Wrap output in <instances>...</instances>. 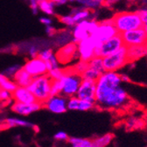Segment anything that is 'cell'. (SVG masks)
<instances>
[{
    "label": "cell",
    "mask_w": 147,
    "mask_h": 147,
    "mask_svg": "<svg viewBox=\"0 0 147 147\" xmlns=\"http://www.w3.org/2000/svg\"><path fill=\"white\" fill-rule=\"evenodd\" d=\"M123 41L120 33L116 34L112 38H110L98 45L96 49V56L103 58L111 54L123 47Z\"/></svg>",
    "instance_id": "7"
},
{
    "label": "cell",
    "mask_w": 147,
    "mask_h": 147,
    "mask_svg": "<svg viewBox=\"0 0 147 147\" xmlns=\"http://www.w3.org/2000/svg\"><path fill=\"white\" fill-rule=\"evenodd\" d=\"M17 88H18V85L14 81H11L10 78L3 75L2 73H0V88L5 89L11 92V93H12Z\"/></svg>",
    "instance_id": "24"
},
{
    "label": "cell",
    "mask_w": 147,
    "mask_h": 147,
    "mask_svg": "<svg viewBox=\"0 0 147 147\" xmlns=\"http://www.w3.org/2000/svg\"><path fill=\"white\" fill-rule=\"evenodd\" d=\"M117 33L118 32L115 27L112 20L110 18V20H106L104 21L99 22L96 31L92 33L91 37H93L100 44L110 38H112L113 36H115Z\"/></svg>",
    "instance_id": "8"
},
{
    "label": "cell",
    "mask_w": 147,
    "mask_h": 147,
    "mask_svg": "<svg viewBox=\"0 0 147 147\" xmlns=\"http://www.w3.org/2000/svg\"><path fill=\"white\" fill-rule=\"evenodd\" d=\"M121 76H122V81H123V82H128L129 81V77L127 76H125V75H121Z\"/></svg>",
    "instance_id": "44"
},
{
    "label": "cell",
    "mask_w": 147,
    "mask_h": 147,
    "mask_svg": "<svg viewBox=\"0 0 147 147\" xmlns=\"http://www.w3.org/2000/svg\"><path fill=\"white\" fill-rule=\"evenodd\" d=\"M54 7L55 5L51 1V0H41L39 2V9L42 12H44L47 15L53 16L54 15Z\"/></svg>",
    "instance_id": "27"
},
{
    "label": "cell",
    "mask_w": 147,
    "mask_h": 147,
    "mask_svg": "<svg viewBox=\"0 0 147 147\" xmlns=\"http://www.w3.org/2000/svg\"><path fill=\"white\" fill-rule=\"evenodd\" d=\"M69 2H75V1H79V0H67Z\"/></svg>",
    "instance_id": "45"
},
{
    "label": "cell",
    "mask_w": 147,
    "mask_h": 147,
    "mask_svg": "<svg viewBox=\"0 0 147 147\" xmlns=\"http://www.w3.org/2000/svg\"><path fill=\"white\" fill-rule=\"evenodd\" d=\"M118 33L143 27V20L138 11H122L111 18Z\"/></svg>",
    "instance_id": "3"
},
{
    "label": "cell",
    "mask_w": 147,
    "mask_h": 147,
    "mask_svg": "<svg viewBox=\"0 0 147 147\" xmlns=\"http://www.w3.org/2000/svg\"><path fill=\"white\" fill-rule=\"evenodd\" d=\"M124 46L131 47L147 43V34L143 27L121 33Z\"/></svg>",
    "instance_id": "11"
},
{
    "label": "cell",
    "mask_w": 147,
    "mask_h": 147,
    "mask_svg": "<svg viewBox=\"0 0 147 147\" xmlns=\"http://www.w3.org/2000/svg\"><path fill=\"white\" fill-rule=\"evenodd\" d=\"M118 0H105V2H104V5H108V6H110V5H112L114 3L117 2Z\"/></svg>",
    "instance_id": "43"
},
{
    "label": "cell",
    "mask_w": 147,
    "mask_h": 147,
    "mask_svg": "<svg viewBox=\"0 0 147 147\" xmlns=\"http://www.w3.org/2000/svg\"><path fill=\"white\" fill-rule=\"evenodd\" d=\"M13 80L17 83L18 86L28 87V85L32 81V76L24 67H22L21 69H20L16 73V75L13 77Z\"/></svg>",
    "instance_id": "20"
},
{
    "label": "cell",
    "mask_w": 147,
    "mask_h": 147,
    "mask_svg": "<svg viewBox=\"0 0 147 147\" xmlns=\"http://www.w3.org/2000/svg\"><path fill=\"white\" fill-rule=\"evenodd\" d=\"M102 63L105 71H117L129 64L127 47L123 46L115 53L103 57Z\"/></svg>",
    "instance_id": "5"
},
{
    "label": "cell",
    "mask_w": 147,
    "mask_h": 147,
    "mask_svg": "<svg viewBox=\"0 0 147 147\" xmlns=\"http://www.w3.org/2000/svg\"><path fill=\"white\" fill-rule=\"evenodd\" d=\"M98 23L99 22L96 21L95 20H86L77 23L74 26L72 31L73 42L77 44L84 39L91 36L92 33L96 31Z\"/></svg>",
    "instance_id": "6"
},
{
    "label": "cell",
    "mask_w": 147,
    "mask_h": 147,
    "mask_svg": "<svg viewBox=\"0 0 147 147\" xmlns=\"http://www.w3.org/2000/svg\"><path fill=\"white\" fill-rule=\"evenodd\" d=\"M96 82V106L102 109L121 110L130 105V96L122 87L121 74L117 71H104Z\"/></svg>",
    "instance_id": "1"
},
{
    "label": "cell",
    "mask_w": 147,
    "mask_h": 147,
    "mask_svg": "<svg viewBox=\"0 0 147 147\" xmlns=\"http://www.w3.org/2000/svg\"><path fill=\"white\" fill-rule=\"evenodd\" d=\"M96 92V82L95 80L82 78L76 96L80 99L95 102Z\"/></svg>",
    "instance_id": "13"
},
{
    "label": "cell",
    "mask_w": 147,
    "mask_h": 147,
    "mask_svg": "<svg viewBox=\"0 0 147 147\" xmlns=\"http://www.w3.org/2000/svg\"><path fill=\"white\" fill-rule=\"evenodd\" d=\"M12 99L15 102L22 103H33L35 102H38L27 87L20 86H18L15 91L12 92Z\"/></svg>",
    "instance_id": "18"
},
{
    "label": "cell",
    "mask_w": 147,
    "mask_h": 147,
    "mask_svg": "<svg viewBox=\"0 0 147 147\" xmlns=\"http://www.w3.org/2000/svg\"><path fill=\"white\" fill-rule=\"evenodd\" d=\"M29 7L33 15H37L40 11L38 0H29Z\"/></svg>",
    "instance_id": "37"
},
{
    "label": "cell",
    "mask_w": 147,
    "mask_h": 147,
    "mask_svg": "<svg viewBox=\"0 0 147 147\" xmlns=\"http://www.w3.org/2000/svg\"><path fill=\"white\" fill-rule=\"evenodd\" d=\"M43 107V103L40 102H35L33 103H22L15 102L11 106V110L20 116H29L33 112L40 110Z\"/></svg>",
    "instance_id": "16"
},
{
    "label": "cell",
    "mask_w": 147,
    "mask_h": 147,
    "mask_svg": "<svg viewBox=\"0 0 147 147\" xmlns=\"http://www.w3.org/2000/svg\"><path fill=\"white\" fill-rule=\"evenodd\" d=\"M82 76L74 71L71 67L66 68L64 76L59 80H53L51 86V96L62 95L67 98L76 96Z\"/></svg>",
    "instance_id": "2"
},
{
    "label": "cell",
    "mask_w": 147,
    "mask_h": 147,
    "mask_svg": "<svg viewBox=\"0 0 147 147\" xmlns=\"http://www.w3.org/2000/svg\"><path fill=\"white\" fill-rule=\"evenodd\" d=\"M68 143L71 147H93V143L91 139L83 138H69Z\"/></svg>",
    "instance_id": "26"
},
{
    "label": "cell",
    "mask_w": 147,
    "mask_h": 147,
    "mask_svg": "<svg viewBox=\"0 0 147 147\" xmlns=\"http://www.w3.org/2000/svg\"><path fill=\"white\" fill-rule=\"evenodd\" d=\"M53 54H54V53H53V51L51 48H47V49L40 50L39 54H38V57H40L43 61H48L53 56Z\"/></svg>",
    "instance_id": "33"
},
{
    "label": "cell",
    "mask_w": 147,
    "mask_h": 147,
    "mask_svg": "<svg viewBox=\"0 0 147 147\" xmlns=\"http://www.w3.org/2000/svg\"><path fill=\"white\" fill-rule=\"evenodd\" d=\"M39 48L37 47L36 46H31L28 48V54L31 58H35V57H38V54H39Z\"/></svg>",
    "instance_id": "39"
},
{
    "label": "cell",
    "mask_w": 147,
    "mask_h": 147,
    "mask_svg": "<svg viewBox=\"0 0 147 147\" xmlns=\"http://www.w3.org/2000/svg\"><path fill=\"white\" fill-rule=\"evenodd\" d=\"M55 54H56V57L60 64H68L73 61L79 59L77 44L71 41L66 45H63L61 46V47H60V49Z\"/></svg>",
    "instance_id": "10"
},
{
    "label": "cell",
    "mask_w": 147,
    "mask_h": 147,
    "mask_svg": "<svg viewBox=\"0 0 147 147\" xmlns=\"http://www.w3.org/2000/svg\"><path fill=\"white\" fill-rule=\"evenodd\" d=\"M114 138V135L111 133H107L101 137H97L92 140L93 147H107Z\"/></svg>",
    "instance_id": "25"
},
{
    "label": "cell",
    "mask_w": 147,
    "mask_h": 147,
    "mask_svg": "<svg viewBox=\"0 0 147 147\" xmlns=\"http://www.w3.org/2000/svg\"><path fill=\"white\" fill-rule=\"evenodd\" d=\"M60 21L64 24L65 26H68V27H73L76 25V23L75 22L73 18V16L71 14H67V15H63V16H61L59 18Z\"/></svg>",
    "instance_id": "32"
},
{
    "label": "cell",
    "mask_w": 147,
    "mask_h": 147,
    "mask_svg": "<svg viewBox=\"0 0 147 147\" xmlns=\"http://www.w3.org/2000/svg\"><path fill=\"white\" fill-rule=\"evenodd\" d=\"M99 43L91 36L77 43L79 60L89 61L93 59L96 56V49Z\"/></svg>",
    "instance_id": "9"
},
{
    "label": "cell",
    "mask_w": 147,
    "mask_h": 147,
    "mask_svg": "<svg viewBox=\"0 0 147 147\" xmlns=\"http://www.w3.org/2000/svg\"><path fill=\"white\" fill-rule=\"evenodd\" d=\"M142 1H144V2H147V0H142Z\"/></svg>",
    "instance_id": "46"
},
{
    "label": "cell",
    "mask_w": 147,
    "mask_h": 147,
    "mask_svg": "<svg viewBox=\"0 0 147 147\" xmlns=\"http://www.w3.org/2000/svg\"><path fill=\"white\" fill-rule=\"evenodd\" d=\"M5 128H11V127H28V128H32L33 130L36 129V125L27 122L24 119L18 118V117H8L7 119H5Z\"/></svg>",
    "instance_id": "21"
},
{
    "label": "cell",
    "mask_w": 147,
    "mask_h": 147,
    "mask_svg": "<svg viewBox=\"0 0 147 147\" xmlns=\"http://www.w3.org/2000/svg\"><path fill=\"white\" fill-rule=\"evenodd\" d=\"M69 137L65 131H58L54 134V139L58 141H67L68 140Z\"/></svg>",
    "instance_id": "38"
},
{
    "label": "cell",
    "mask_w": 147,
    "mask_h": 147,
    "mask_svg": "<svg viewBox=\"0 0 147 147\" xmlns=\"http://www.w3.org/2000/svg\"><path fill=\"white\" fill-rule=\"evenodd\" d=\"M129 63H132L144 57H147V43L138 46L127 47Z\"/></svg>",
    "instance_id": "19"
},
{
    "label": "cell",
    "mask_w": 147,
    "mask_h": 147,
    "mask_svg": "<svg viewBox=\"0 0 147 147\" xmlns=\"http://www.w3.org/2000/svg\"><path fill=\"white\" fill-rule=\"evenodd\" d=\"M22 67H23V66H21L20 64H13V65L9 66L6 68H5L1 73L3 74V75H5V76H7L8 78L13 79L14 76L16 75V73L20 69H21Z\"/></svg>",
    "instance_id": "29"
},
{
    "label": "cell",
    "mask_w": 147,
    "mask_h": 147,
    "mask_svg": "<svg viewBox=\"0 0 147 147\" xmlns=\"http://www.w3.org/2000/svg\"><path fill=\"white\" fill-rule=\"evenodd\" d=\"M46 64H47V70H48V71H50V70H52V69H53V68H56V67H60V66H59L60 63H59L58 59H57V57H56V54L54 53L48 61H46Z\"/></svg>",
    "instance_id": "34"
},
{
    "label": "cell",
    "mask_w": 147,
    "mask_h": 147,
    "mask_svg": "<svg viewBox=\"0 0 147 147\" xmlns=\"http://www.w3.org/2000/svg\"><path fill=\"white\" fill-rule=\"evenodd\" d=\"M11 98H12V93L5 89L0 88V101L8 102L11 100Z\"/></svg>",
    "instance_id": "35"
},
{
    "label": "cell",
    "mask_w": 147,
    "mask_h": 147,
    "mask_svg": "<svg viewBox=\"0 0 147 147\" xmlns=\"http://www.w3.org/2000/svg\"><path fill=\"white\" fill-rule=\"evenodd\" d=\"M88 67V61L79 60V61L74 65L72 67V68L74 69L75 72H76L77 74H79V75H81V76H82L83 73L87 70Z\"/></svg>",
    "instance_id": "31"
},
{
    "label": "cell",
    "mask_w": 147,
    "mask_h": 147,
    "mask_svg": "<svg viewBox=\"0 0 147 147\" xmlns=\"http://www.w3.org/2000/svg\"><path fill=\"white\" fill-rule=\"evenodd\" d=\"M52 82L53 80L47 74V75L32 77V81L27 88L33 94L37 101L44 103L51 96Z\"/></svg>",
    "instance_id": "4"
},
{
    "label": "cell",
    "mask_w": 147,
    "mask_h": 147,
    "mask_svg": "<svg viewBox=\"0 0 147 147\" xmlns=\"http://www.w3.org/2000/svg\"><path fill=\"white\" fill-rule=\"evenodd\" d=\"M105 71L102 63V58L95 56L88 61V67L87 70L83 73L82 78L91 79L96 81L97 78Z\"/></svg>",
    "instance_id": "15"
},
{
    "label": "cell",
    "mask_w": 147,
    "mask_h": 147,
    "mask_svg": "<svg viewBox=\"0 0 147 147\" xmlns=\"http://www.w3.org/2000/svg\"><path fill=\"white\" fill-rule=\"evenodd\" d=\"M140 17L143 20V28L144 29L146 34H147V8H144L138 11Z\"/></svg>",
    "instance_id": "36"
},
{
    "label": "cell",
    "mask_w": 147,
    "mask_h": 147,
    "mask_svg": "<svg viewBox=\"0 0 147 147\" xmlns=\"http://www.w3.org/2000/svg\"><path fill=\"white\" fill-rule=\"evenodd\" d=\"M96 106L95 102H90L78 98L76 96L67 99V109L78 110V111H88Z\"/></svg>",
    "instance_id": "17"
},
{
    "label": "cell",
    "mask_w": 147,
    "mask_h": 147,
    "mask_svg": "<svg viewBox=\"0 0 147 147\" xmlns=\"http://www.w3.org/2000/svg\"><path fill=\"white\" fill-rule=\"evenodd\" d=\"M66 72V69H63L60 67H56V68H53L50 71L47 72V75L50 76V78L52 80H59L61 79Z\"/></svg>",
    "instance_id": "30"
},
{
    "label": "cell",
    "mask_w": 147,
    "mask_h": 147,
    "mask_svg": "<svg viewBox=\"0 0 147 147\" xmlns=\"http://www.w3.org/2000/svg\"><path fill=\"white\" fill-rule=\"evenodd\" d=\"M125 126L128 130L131 131L139 130V129H143L145 126V121L137 117H131L130 118L127 119Z\"/></svg>",
    "instance_id": "23"
},
{
    "label": "cell",
    "mask_w": 147,
    "mask_h": 147,
    "mask_svg": "<svg viewBox=\"0 0 147 147\" xmlns=\"http://www.w3.org/2000/svg\"><path fill=\"white\" fill-rule=\"evenodd\" d=\"M40 21L41 24H43L44 26H51L52 23H53V20L52 18H50L49 17H42L40 18Z\"/></svg>",
    "instance_id": "41"
},
{
    "label": "cell",
    "mask_w": 147,
    "mask_h": 147,
    "mask_svg": "<svg viewBox=\"0 0 147 147\" xmlns=\"http://www.w3.org/2000/svg\"><path fill=\"white\" fill-rule=\"evenodd\" d=\"M77 2L82 5V7L92 11L96 10L99 8L101 5H104L105 0H79Z\"/></svg>",
    "instance_id": "28"
},
{
    "label": "cell",
    "mask_w": 147,
    "mask_h": 147,
    "mask_svg": "<svg viewBox=\"0 0 147 147\" xmlns=\"http://www.w3.org/2000/svg\"><path fill=\"white\" fill-rule=\"evenodd\" d=\"M67 99L62 95L51 96L43 103V107L53 114H62L67 110Z\"/></svg>",
    "instance_id": "12"
},
{
    "label": "cell",
    "mask_w": 147,
    "mask_h": 147,
    "mask_svg": "<svg viewBox=\"0 0 147 147\" xmlns=\"http://www.w3.org/2000/svg\"><path fill=\"white\" fill-rule=\"evenodd\" d=\"M23 67L32 77L47 75L48 72L46 61L40 59V57L31 58L25 63Z\"/></svg>",
    "instance_id": "14"
},
{
    "label": "cell",
    "mask_w": 147,
    "mask_h": 147,
    "mask_svg": "<svg viewBox=\"0 0 147 147\" xmlns=\"http://www.w3.org/2000/svg\"><path fill=\"white\" fill-rule=\"evenodd\" d=\"M56 32H57L56 29H55L53 26H52V25L46 26V33L47 34V36L53 37V36H54L55 34H56Z\"/></svg>",
    "instance_id": "40"
},
{
    "label": "cell",
    "mask_w": 147,
    "mask_h": 147,
    "mask_svg": "<svg viewBox=\"0 0 147 147\" xmlns=\"http://www.w3.org/2000/svg\"><path fill=\"white\" fill-rule=\"evenodd\" d=\"M51 1L55 5V6L63 5L65 4H67V2H68L67 0H51Z\"/></svg>",
    "instance_id": "42"
},
{
    "label": "cell",
    "mask_w": 147,
    "mask_h": 147,
    "mask_svg": "<svg viewBox=\"0 0 147 147\" xmlns=\"http://www.w3.org/2000/svg\"><path fill=\"white\" fill-rule=\"evenodd\" d=\"M70 14L73 16L74 20H75V22L77 24L82 20H90L92 11L88 9L84 8V7H80V8L74 9Z\"/></svg>",
    "instance_id": "22"
}]
</instances>
